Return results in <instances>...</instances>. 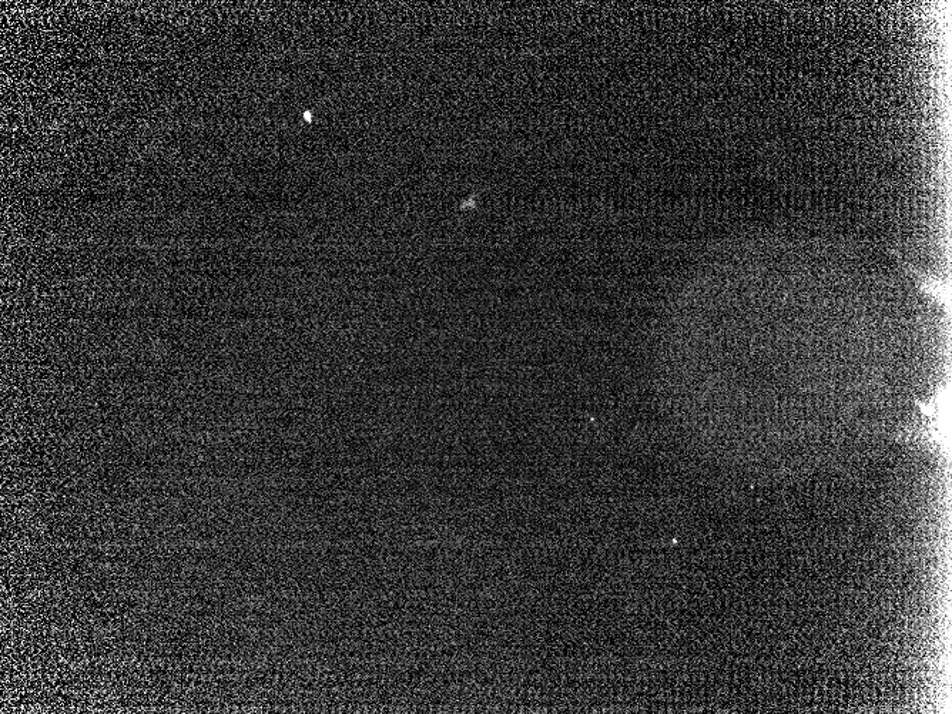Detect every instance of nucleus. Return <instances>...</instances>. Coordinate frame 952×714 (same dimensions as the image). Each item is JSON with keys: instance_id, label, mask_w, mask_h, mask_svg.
Segmentation results:
<instances>
[{"instance_id": "obj_1", "label": "nucleus", "mask_w": 952, "mask_h": 714, "mask_svg": "<svg viewBox=\"0 0 952 714\" xmlns=\"http://www.w3.org/2000/svg\"><path fill=\"white\" fill-rule=\"evenodd\" d=\"M890 251L891 254L897 258L901 268H903L905 273L913 280L915 287H917V290L920 291L921 296H923L925 300L941 308L950 307V284H948L945 278L930 273V271H924L921 270V268L915 267L913 263L905 260L903 254L898 253V251Z\"/></svg>"}]
</instances>
